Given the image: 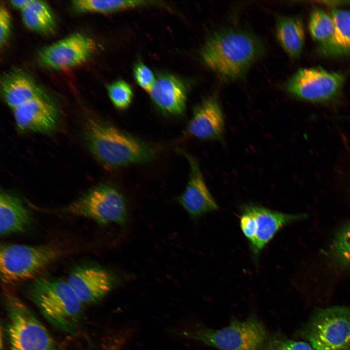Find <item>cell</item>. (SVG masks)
<instances>
[{"label":"cell","instance_id":"24","mask_svg":"<svg viewBox=\"0 0 350 350\" xmlns=\"http://www.w3.org/2000/svg\"><path fill=\"white\" fill-rule=\"evenodd\" d=\"M331 252L339 263L350 268V221L335 235L331 244Z\"/></svg>","mask_w":350,"mask_h":350},{"label":"cell","instance_id":"20","mask_svg":"<svg viewBox=\"0 0 350 350\" xmlns=\"http://www.w3.org/2000/svg\"><path fill=\"white\" fill-rule=\"evenodd\" d=\"M330 15L334 29L330 41L319 48V52L328 56L350 55V10L333 7Z\"/></svg>","mask_w":350,"mask_h":350},{"label":"cell","instance_id":"5","mask_svg":"<svg viewBox=\"0 0 350 350\" xmlns=\"http://www.w3.org/2000/svg\"><path fill=\"white\" fill-rule=\"evenodd\" d=\"M192 335L220 350H262L269 338L263 323L253 315L244 320L233 318L222 329L200 328Z\"/></svg>","mask_w":350,"mask_h":350},{"label":"cell","instance_id":"1","mask_svg":"<svg viewBox=\"0 0 350 350\" xmlns=\"http://www.w3.org/2000/svg\"><path fill=\"white\" fill-rule=\"evenodd\" d=\"M262 41L251 32L224 28L211 33L200 52L205 64L219 77L233 81L243 77L251 66L264 54Z\"/></svg>","mask_w":350,"mask_h":350},{"label":"cell","instance_id":"2","mask_svg":"<svg viewBox=\"0 0 350 350\" xmlns=\"http://www.w3.org/2000/svg\"><path fill=\"white\" fill-rule=\"evenodd\" d=\"M85 134L90 151L109 167L144 162L153 156L151 148L143 141L97 119L86 121Z\"/></svg>","mask_w":350,"mask_h":350},{"label":"cell","instance_id":"23","mask_svg":"<svg viewBox=\"0 0 350 350\" xmlns=\"http://www.w3.org/2000/svg\"><path fill=\"white\" fill-rule=\"evenodd\" d=\"M147 2L142 0H76L72 1V4L79 12L105 13L144 5Z\"/></svg>","mask_w":350,"mask_h":350},{"label":"cell","instance_id":"9","mask_svg":"<svg viewBox=\"0 0 350 350\" xmlns=\"http://www.w3.org/2000/svg\"><path fill=\"white\" fill-rule=\"evenodd\" d=\"M345 75L317 66L298 70L286 83V89L300 99L315 103L331 101L340 93Z\"/></svg>","mask_w":350,"mask_h":350},{"label":"cell","instance_id":"3","mask_svg":"<svg viewBox=\"0 0 350 350\" xmlns=\"http://www.w3.org/2000/svg\"><path fill=\"white\" fill-rule=\"evenodd\" d=\"M31 300L52 326L73 332L82 317L83 304L67 281L43 276L34 280L28 290Z\"/></svg>","mask_w":350,"mask_h":350},{"label":"cell","instance_id":"7","mask_svg":"<svg viewBox=\"0 0 350 350\" xmlns=\"http://www.w3.org/2000/svg\"><path fill=\"white\" fill-rule=\"evenodd\" d=\"M47 245L3 244L0 248V276L5 284L34 277L59 255Z\"/></svg>","mask_w":350,"mask_h":350},{"label":"cell","instance_id":"27","mask_svg":"<svg viewBox=\"0 0 350 350\" xmlns=\"http://www.w3.org/2000/svg\"><path fill=\"white\" fill-rule=\"evenodd\" d=\"M134 75L138 85L149 92L156 80L151 70L143 63L139 62L134 67Z\"/></svg>","mask_w":350,"mask_h":350},{"label":"cell","instance_id":"25","mask_svg":"<svg viewBox=\"0 0 350 350\" xmlns=\"http://www.w3.org/2000/svg\"><path fill=\"white\" fill-rule=\"evenodd\" d=\"M107 91L112 104L119 109L127 108L132 101V88L129 84L123 80H118L109 85Z\"/></svg>","mask_w":350,"mask_h":350},{"label":"cell","instance_id":"21","mask_svg":"<svg viewBox=\"0 0 350 350\" xmlns=\"http://www.w3.org/2000/svg\"><path fill=\"white\" fill-rule=\"evenodd\" d=\"M24 24L30 29L48 33L54 28V20L48 4L43 1L30 0L27 6L21 10Z\"/></svg>","mask_w":350,"mask_h":350},{"label":"cell","instance_id":"16","mask_svg":"<svg viewBox=\"0 0 350 350\" xmlns=\"http://www.w3.org/2000/svg\"><path fill=\"white\" fill-rule=\"evenodd\" d=\"M148 93L154 104L164 113L179 115L184 112L186 89L175 76L170 74L159 76Z\"/></svg>","mask_w":350,"mask_h":350},{"label":"cell","instance_id":"10","mask_svg":"<svg viewBox=\"0 0 350 350\" xmlns=\"http://www.w3.org/2000/svg\"><path fill=\"white\" fill-rule=\"evenodd\" d=\"M94 41L88 36L74 33L40 50V60L57 70L73 68L86 62L95 50Z\"/></svg>","mask_w":350,"mask_h":350},{"label":"cell","instance_id":"18","mask_svg":"<svg viewBox=\"0 0 350 350\" xmlns=\"http://www.w3.org/2000/svg\"><path fill=\"white\" fill-rule=\"evenodd\" d=\"M1 92L5 102L12 109L33 98L44 95L31 78L18 71L3 76L1 80Z\"/></svg>","mask_w":350,"mask_h":350},{"label":"cell","instance_id":"17","mask_svg":"<svg viewBox=\"0 0 350 350\" xmlns=\"http://www.w3.org/2000/svg\"><path fill=\"white\" fill-rule=\"evenodd\" d=\"M32 217L20 200L5 191L0 194V234L7 236L23 232L30 226Z\"/></svg>","mask_w":350,"mask_h":350},{"label":"cell","instance_id":"22","mask_svg":"<svg viewBox=\"0 0 350 350\" xmlns=\"http://www.w3.org/2000/svg\"><path fill=\"white\" fill-rule=\"evenodd\" d=\"M308 28L312 38L318 43L319 49L325 46L331 39L334 25L330 14L321 8H315L310 14Z\"/></svg>","mask_w":350,"mask_h":350},{"label":"cell","instance_id":"11","mask_svg":"<svg viewBox=\"0 0 350 350\" xmlns=\"http://www.w3.org/2000/svg\"><path fill=\"white\" fill-rule=\"evenodd\" d=\"M242 206L252 214L254 219V236L248 245L256 262L262 250L281 228L307 217L306 214L285 213L253 203L245 204Z\"/></svg>","mask_w":350,"mask_h":350},{"label":"cell","instance_id":"8","mask_svg":"<svg viewBox=\"0 0 350 350\" xmlns=\"http://www.w3.org/2000/svg\"><path fill=\"white\" fill-rule=\"evenodd\" d=\"M60 210L91 219L102 225H123L128 217L123 196L116 188L106 184L93 188Z\"/></svg>","mask_w":350,"mask_h":350},{"label":"cell","instance_id":"26","mask_svg":"<svg viewBox=\"0 0 350 350\" xmlns=\"http://www.w3.org/2000/svg\"><path fill=\"white\" fill-rule=\"evenodd\" d=\"M262 350H312L311 346L303 341H295L281 334L269 336Z\"/></svg>","mask_w":350,"mask_h":350},{"label":"cell","instance_id":"14","mask_svg":"<svg viewBox=\"0 0 350 350\" xmlns=\"http://www.w3.org/2000/svg\"><path fill=\"white\" fill-rule=\"evenodd\" d=\"M13 110L16 125L21 131L48 133L57 123L56 109L44 95L33 98Z\"/></svg>","mask_w":350,"mask_h":350},{"label":"cell","instance_id":"15","mask_svg":"<svg viewBox=\"0 0 350 350\" xmlns=\"http://www.w3.org/2000/svg\"><path fill=\"white\" fill-rule=\"evenodd\" d=\"M223 112L215 95L204 99L194 109L187 129L192 136L201 140L219 139L224 130Z\"/></svg>","mask_w":350,"mask_h":350},{"label":"cell","instance_id":"4","mask_svg":"<svg viewBox=\"0 0 350 350\" xmlns=\"http://www.w3.org/2000/svg\"><path fill=\"white\" fill-rule=\"evenodd\" d=\"M4 302L11 350H56L55 342L47 329L20 299L7 293L4 296Z\"/></svg>","mask_w":350,"mask_h":350},{"label":"cell","instance_id":"29","mask_svg":"<svg viewBox=\"0 0 350 350\" xmlns=\"http://www.w3.org/2000/svg\"><path fill=\"white\" fill-rule=\"evenodd\" d=\"M29 0H10V2L13 7L21 10L27 6Z\"/></svg>","mask_w":350,"mask_h":350},{"label":"cell","instance_id":"28","mask_svg":"<svg viewBox=\"0 0 350 350\" xmlns=\"http://www.w3.org/2000/svg\"><path fill=\"white\" fill-rule=\"evenodd\" d=\"M11 28V18L9 12L5 7L0 8V44L2 46L7 40Z\"/></svg>","mask_w":350,"mask_h":350},{"label":"cell","instance_id":"12","mask_svg":"<svg viewBox=\"0 0 350 350\" xmlns=\"http://www.w3.org/2000/svg\"><path fill=\"white\" fill-rule=\"evenodd\" d=\"M183 154L188 161L190 172L187 185L179 196L178 202L191 218L198 220L217 210L219 207L206 185L196 159L185 152Z\"/></svg>","mask_w":350,"mask_h":350},{"label":"cell","instance_id":"19","mask_svg":"<svg viewBox=\"0 0 350 350\" xmlns=\"http://www.w3.org/2000/svg\"><path fill=\"white\" fill-rule=\"evenodd\" d=\"M276 37L280 46L291 58L300 55L304 44L303 22L298 16H280L275 24Z\"/></svg>","mask_w":350,"mask_h":350},{"label":"cell","instance_id":"13","mask_svg":"<svg viewBox=\"0 0 350 350\" xmlns=\"http://www.w3.org/2000/svg\"><path fill=\"white\" fill-rule=\"evenodd\" d=\"M67 282L83 304L101 299L113 285L112 275L98 266H85L74 269Z\"/></svg>","mask_w":350,"mask_h":350},{"label":"cell","instance_id":"6","mask_svg":"<svg viewBox=\"0 0 350 350\" xmlns=\"http://www.w3.org/2000/svg\"><path fill=\"white\" fill-rule=\"evenodd\" d=\"M302 332L315 350H350V307L318 309Z\"/></svg>","mask_w":350,"mask_h":350}]
</instances>
